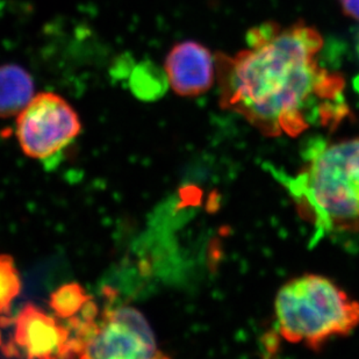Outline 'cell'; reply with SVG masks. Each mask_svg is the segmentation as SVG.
<instances>
[{
	"label": "cell",
	"mask_w": 359,
	"mask_h": 359,
	"mask_svg": "<svg viewBox=\"0 0 359 359\" xmlns=\"http://www.w3.org/2000/svg\"><path fill=\"white\" fill-rule=\"evenodd\" d=\"M247 43L234 56L215 55L221 109L268 137L337 127L350 116L343 76L318 61L323 39L316 28L269 21L251 28Z\"/></svg>",
	"instance_id": "1"
},
{
	"label": "cell",
	"mask_w": 359,
	"mask_h": 359,
	"mask_svg": "<svg viewBox=\"0 0 359 359\" xmlns=\"http://www.w3.org/2000/svg\"><path fill=\"white\" fill-rule=\"evenodd\" d=\"M281 182L320 234L359 233V136L309 146L298 172Z\"/></svg>",
	"instance_id": "2"
},
{
	"label": "cell",
	"mask_w": 359,
	"mask_h": 359,
	"mask_svg": "<svg viewBox=\"0 0 359 359\" xmlns=\"http://www.w3.org/2000/svg\"><path fill=\"white\" fill-rule=\"evenodd\" d=\"M275 316L281 339L320 350L359 325V302L332 279L304 275L288 280L276 295Z\"/></svg>",
	"instance_id": "3"
},
{
	"label": "cell",
	"mask_w": 359,
	"mask_h": 359,
	"mask_svg": "<svg viewBox=\"0 0 359 359\" xmlns=\"http://www.w3.org/2000/svg\"><path fill=\"white\" fill-rule=\"evenodd\" d=\"M88 302L79 316L69 319L72 332L69 358H161L153 330L144 316L133 307L104 309Z\"/></svg>",
	"instance_id": "4"
},
{
	"label": "cell",
	"mask_w": 359,
	"mask_h": 359,
	"mask_svg": "<svg viewBox=\"0 0 359 359\" xmlns=\"http://www.w3.org/2000/svg\"><path fill=\"white\" fill-rule=\"evenodd\" d=\"M81 130L79 116L61 95L42 92L18 114L17 136L21 149L43 160L57 154Z\"/></svg>",
	"instance_id": "5"
},
{
	"label": "cell",
	"mask_w": 359,
	"mask_h": 359,
	"mask_svg": "<svg viewBox=\"0 0 359 359\" xmlns=\"http://www.w3.org/2000/svg\"><path fill=\"white\" fill-rule=\"evenodd\" d=\"M70 339L68 325L27 304L14 322L12 343L4 350L7 356H19V351H24L28 358H69Z\"/></svg>",
	"instance_id": "6"
},
{
	"label": "cell",
	"mask_w": 359,
	"mask_h": 359,
	"mask_svg": "<svg viewBox=\"0 0 359 359\" xmlns=\"http://www.w3.org/2000/svg\"><path fill=\"white\" fill-rule=\"evenodd\" d=\"M170 86L182 97H197L210 91L215 74V57L203 44L185 41L170 50L165 58Z\"/></svg>",
	"instance_id": "7"
},
{
	"label": "cell",
	"mask_w": 359,
	"mask_h": 359,
	"mask_svg": "<svg viewBox=\"0 0 359 359\" xmlns=\"http://www.w3.org/2000/svg\"><path fill=\"white\" fill-rule=\"evenodd\" d=\"M34 98L31 75L17 65H0V119L19 114Z\"/></svg>",
	"instance_id": "8"
},
{
	"label": "cell",
	"mask_w": 359,
	"mask_h": 359,
	"mask_svg": "<svg viewBox=\"0 0 359 359\" xmlns=\"http://www.w3.org/2000/svg\"><path fill=\"white\" fill-rule=\"evenodd\" d=\"M168 83L165 72L151 62H143L133 70L129 85L137 98L155 100L162 97Z\"/></svg>",
	"instance_id": "9"
},
{
	"label": "cell",
	"mask_w": 359,
	"mask_h": 359,
	"mask_svg": "<svg viewBox=\"0 0 359 359\" xmlns=\"http://www.w3.org/2000/svg\"><path fill=\"white\" fill-rule=\"evenodd\" d=\"M92 297L77 283L63 285L51 294L50 307L60 319H72L91 302Z\"/></svg>",
	"instance_id": "10"
},
{
	"label": "cell",
	"mask_w": 359,
	"mask_h": 359,
	"mask_svg": "<svg viewBox=\"0 0 359 359\" xmlns=\"http://www.w3.org/2000/svg\"><path fill=\"white\" fill-rule=\"evenodd\" d=\"M20 290V277L13 258L8 255H0V314L10 312L11 305Z\"/></svg>",
	"instance_id": "11"
},
{
	"label": "cell",
	"mask_w": 359,
	"mask_h": 359,
	"mask_svg": "<svg viewBox=\"0 0 359 359\" xmlns=\"http://www.w3.org/2000/svg\"><path fill=\"white\" fill-rule=\"evenodd\" d=\"M343 13L359 21V0H339Z\"/></svg>",
	"instance_id": "12"
},
{
	"label": "cell",
	"mask_w": 359,
	"mask_h": 359,
	"mask_svg": "<svg viewBox=\"0 0 359 359\" xmlns=\"http://www.w3.org/2000/svg\"><path fill=\"white\" fill-rule=\"evenodd\" d=\"M357 51H358V54H359V36H358V41H357Z\"/></svg>",
	"instance_id": "13"
}]
</instances>
